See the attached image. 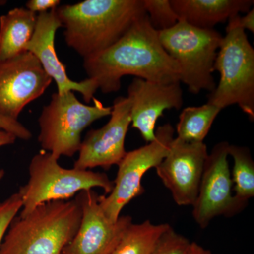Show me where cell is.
Wrapping results in <instances>:
<instances>
[{"mask_svg": "<svg viewBox=\"0 0 254 254\" xmlns=\"http://www.w3.org/2000/svg\"><path fill=\"white\" fill-rule=\"evenodd\" d=\"M83 68L105 94L118 92L125 76L160 83L180 82V66L164 49L146 13L116 43L83 59Z\"/></svg>", "mask_w": 254, "mask_h": 254, "instance_id": "cell-1", "label": "cell"}, {"mask_svg": "<svg viewBox=\"0 0 254 254\" xmlns=\"http://www.w3.org/2000/svg\"><path fill=\"white\" fill-rule=\"evenodd\" d=\"M56 11L66 45L83 59L116 43L145 13L143 0H85Z\"/></svg>", "mask_w": 254, "mask_h": 254, "instance_id": "cell-2", "label": "cell"}, {"mask_svg": "<svg viewBox=\"0 0 254 254\" xmlns=\"http://www.w3.org/2000/svg\"><path fill=\"white\" fill-rule=\"evenodd\" d=\"M82 217L74 200L43 203L11 222L0 247V254H63L76 235Z\"/></svg>", "mask_w": 254, "mask_h": 254, "instance_id": "cell-3", "label": "cell"}, {"mask_svg": "<svg viewBox=\"0 0 254 254\" xmlns=\"http://www.w3.org/2000/svg\"><path fill=\"white\" fill-rule=\"evenodd\" d=\"M236 16L229 20L219 48L214 71L220 73V82L208 103L221 110L237 105L254 121V50L245 30L237 25Z\"/></svg>", "mask_w": 254, "mask_h": 254, "instance_id": "cell-4", "label": "cell"}, {"mask_svg": "<svg viewBox=\"0 0 254 254\" xmlns=\"http://www.w3.org/2000/svg\"><path fill=\"white\" fill-rule=\"evenodd\" d=\"M58 160L55 155L45 151L40 152L31 159L28 181L18 192L22 200L19 216H25L43 203L68 200L82 190L100 187L105 194H109L113 190V182L106 174L64 168Z\"/></svg>", "mask_w": 254, "mask_h": 254, "instance_id": "cell-5", "label": "cell"}, {"mask_svg": "<svg viewBox=\"0 0 254 254\" xmlns=\"http://www.w3.org/2000/svg\"><path fill=\"white\" fill-rule=\"evenodd\" d=\"M93 102L92 105L83 104L72 91L53 93L38 118V140L42 148L58 158L78 153L83 131L96 120L111 115L112 106H105L95 98Z\"/></svg>", "mask_w": 254, "mask_h": 254, "instance_id": "cell-6", "label": "cell"}, {"mask_svg": "<svg viewBox=\"0 0 254 254\" xmlns=\"http://www.w3.org/2000/svg\"><path fill=\"white\" fill-rule=\"evenodd\" d=\"M158 32L164 49L180 66V83L193 94L213 92L214 64L223 36L215 29H200L183 21Z\"/></svg>", "mask_w": 254, "mask_h": 254, "instance_id": "cell-7", "label": "cell"}, {"mask_svg": "<svg viewBox=\"0 0 254 254\" xmlns=\"http://www.w3.org/2000/svg\"><path fill=\"white\" fill-rule=\"evenodd\" d=\"M175 129L170 124L159 127L154 141L127 152L118 165L113 190L108 195H99V203L112 222L118 221L122 210L131 200L144 193L141 180L148 170L155 168L168 155Z\"/></svg>", "mask_w": 254, "mask_h": 254, "instance_id": "cell-8", "label": "cell"}, {"mask_svg": "<svg viewBox=\"0 0 254 254\" xmlns=\"http://www.w3.org/2000/svg\"><path fill=\"white\" fill-rule=\"evenodd\" d=\"M229 143L220 142L208 154L202 175L198 195L193 205V219L202 229L220 215L233 216L246 205L232 195V182L227 157Z\"/></svg>", "mask_w": 254, "mask_h": 254, "instance_id": "cell-9", "label": "cell"}, {"mask_svg": "<svg viewBox=\"0 0 254 254\" xmlns=\"http://www.w3.org/2000/svg\"><path fill=\"white\" fill-rule=\"evenodd\" d=\"M52 81L30 52L0 60V116L18 120L25 107L44 94Z\"/></svg>", "mask_w": 254, "mask_h": 254, "instance_id": "cell-10", "label": "cell"}, {"mask_svg": "<svg viewBox=\"0 0 254 254\" xmlns=\"http://www.w3.org/2000/svg\"><path fill=\"white\" fill-rule=\"evenodd\" d=\"M110 116L104 126L87 133L73 168L87 170L101 167L109 170L113 165H118L126 155L125 139L131 124L129 99L123 96L115 98Z\"/></svg>", "mask_w": 254, "mask_h": 254, "instance_id": "cell-11", "label": "cell"}, {"mask_svg": "<svg viewBox=\"0 0 254 254\" xmlns=\"http://www.w3.org/2000/svg\"><path fill=\"white\" fill-rule=\"evenodd\" d=\"M81 208V224L63 254H111L132 223L130 216L113 222L105 215L99 195L93 190H82L76 197Z\"/></svg>", "mask_w": 254, "mask_h": 254, "instance_id": "cell-12", "label": "cell"}, {"mask_svg": "<svg viewBox=\"0 0 254 254\" xmlns=\"http://www.w3.org/2000/svg\"><path fill=\"white\" fill-rule=\"evenodd\" d=\"M208 155L203 142H186L175 138L168 155L155 168L177 205L194 203Z\"/></svg>", "mask_w": 254, "mask_h": 254, "instance_id": "cell-13", "label": "cell"}, {"mask_svg": "<svg viewBox=\"0 0 254 254\" xmlns=\"http://www.w3.org/2000/svg\"><path fill=\"white\" fill-rule=\"evenodd\" d=\"M133 128L147 143L155 138L157 121L167 110H180L183 105L180 82L160 83L134 78L128 88Z\"/></svg>", "mask_w": 254, "mask_h": 254, "instance_id": "cell-14", "label": "cell"}, {"mask_svg": "<svg viewBox=\"0 0 254 254\" xmlns=\"http://www.w3.org/2000/svg\"><path fill=\"white\" fill-rule=\"evenodd\" d=\"M60 28H62V24L56 9L38 14L36 29L31 41L26 45V51L36 57L47 74L56 83L59 94L78 92L84 101L90 103L98 90V84L91 78L77 82L68 77L66 66L60 61L55 50V34Z\"/></svg>", "mask_w": 254, "mask_h": 254, "instance_id": "cell-15", "label": "cell"}, {"mask_svg": "<svg viewBox=\"0 0 254 254\" xmlns=\"http://www.w3.org/2000/svg\"><path fill=\"white\" fill-rule=\"evenodd\" d=\"M180 21L200 29H214L220 23L252 9L254 0H170Z\"/></svg>", "mask_w": 254, "mask_h": 254, "instance_id": "cell-16", "label": "cell"}, {"mask_svg": "<svg viewBox=\"0 0 254 254\" xmlns=\"http://www.w3.org/2000/svg\"><path fill=\"white\" fill-rule=\"evenodd\" d=\"M38 14L26 7H16L0 16V60L26 51L36 29Z\"/></svg>", "mask_w": 254, "mask_h": 254, "instance_id": "cell-17", "label": "cell"}, {"mask_svg": "<svg viewBox=\"0 0 254 254\" xmlns=\"http://www.w3.org/2000/svg\"><path fill=\"white\" fill-rule=\"evenodd\" d=\"M169 224L152 223L150 220L128 225L111 254H151L159 239L168 230Z\"/></svg>", "mask_w": 254, "mask_h": 254, "instance_id": "cell-18", "label": "cell"}, {"mask_svg": "<svg viewBox=\"0 0 254 254\" xmlns=\"http://www.w3.org/2000/svg\"><path fill=\"white\" fill-rule=\"evenodd\" d=\"M220 111L218 107L208 103L185 108L177 124V138L186 142H203Z\"/></svg>", "mask_w": 254, "mask_h": 254, "instance_id": "cell-19", "label": "cell"}, {"mask_svg": "<svg viewBox=\"0 0 254 254\" xmlns=\"http://www.w3.org/2000/svg\"><path fill=\"white\" fill-rule=\"evenodd\" d=\"M228 155L234 160L232 180L235 184V198L247 205L254 196V163L247 147L230 145Z\"/></svg>", "mask_w": 254, "mask_h": 254, "instance_id": "cell-20", "label": "cell"}, {"mask_svg": "<svg viewBox=\"0 0 254 254\" xmlns=\"http://www.w3.org/2000/svg\"><path fill=\"white\" fill-rule=\"evenodd\" d=\"M145 13L155 31L170 29L180 21L170 0H143Z\"/></svg>", "mask_w": 254, "mask_h": 254, "instance_id": "cell-21", "label": "cell"}, {"mask_svg": "<svg viewBox=\"0 0 254 254\" xmlns=\"http://www.w3.org/2000/svg\"><path fill=\"white\" fill-rule=\"evenodd\" d=\"M190 244L188 239L170 227L159 239L151 254H190Z\"/></svg>", "mask_w": 254, "mask_h": 254, "instance_id": "cell-22", "label": "cell"}, {"mask_svg": "<svg viewBox=\"0 0 254 254\" xmlns=\"http://www.w3.org/2000/svg\"><path fill=\"white\" fill-rule=\"evenodd\" d=\"M21 208L22 200L18 193L11 195L0 204V247L11 222Z\"/></svg>", "mask_w": 254, "mask_h": 254, "instance_id": "cell-23", "label": "cell"}, {"mask_svg": "<svg viewBox=\"0 0 254 254\" xmlns=\"http://www.w3.org/2000/svg\"><path fill=\"white\" fill-rule=\"evenodd\" d=\"M0 129L10 132L19 139L28 141L32 138L31 132L18 120L0 116Z\"/></svg>", "mask_w": 254, "mask_h": 254, "instance_id": "cell-24", "label": "cell"}, {"mask_svg": "<svg viewBox=\"0 0 254 254\" xmlns=\"http://www.w3.org/2000/svg\"><path fill=\"white\" fill-rule=\"evenodd\" d=\"M60 2V0H29L26 2V8L35 14H42L57 9Z\"/></svg>", "mask_w": 254, "mask_h": 254, "instance_id": "cell-25", "label": "cell"}, {"mask_svg": "<svg viewBox=\"0 0 254 254\" xmlns=\"http://www.w3.org/2000/svg\"><path fill=\"white\" fill-rule=\"evenodd\" d=\"M237 25L242 29L248 30L254 33V9L252 8L248 12L246 13L245 16H241L240 15L236 16Z\"/></svg>", "mask_w": 254, "mask_h": 254, "instance_id": "cell-26", "label": "cell"}, {"mask_svg": "<svg viewBox=\"0 0 254 254\" xmlns=\"http://www.w3.org/2000/svg\"><path fill=\"white\" fill-rule=\"evenodd\" d=\"M16 139H17V138L12 133L4 131V130L0 129V148L6 146V145L14 144ZM4 175V170H0V180L3 178ZM0 204H1V203H0Z\"/></svg>", "mask_w": 254, "mask_h": 254, "instance_id": "cell-27", "label": "cell"}, {"mask_svg": "<svg viewBox=\"0 0 254 254\" xmlns=\"http://www.w3.org/2000/svg\"><path fill=\"white\" fill-rule=\"evenodd\" d=\"M190 254H212L210 250H205L195 242L190 244Z\"/></svg>", "mask_w": 254, "mask_h": 254, "instance_id": "cell-28", "label": "cell"}, {"mask_svg": "<svg viewBox=\"0 0 254 254\" xmlns=\"http://www.w3.org/2000/svg\"><path fill=\"white\" fill-rule=\"evenodd\" d=\"M6 3H7V1L6 0H0V6H4Z\"/></svg>", "mask_w": 254, "mask_h": 254, "instance_id": "cell-29", "label": "cell"}]
</instances>
